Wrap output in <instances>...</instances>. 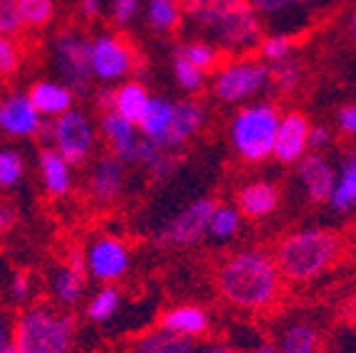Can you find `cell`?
I'll list each match as a JSON object with an SVG mask.
<instances>
[{"instance_id": "1", "label": "cell", "mask_w": 356, "mask_h": 353, "mask_svg": "<svg viewBox=\"0 0 356 353\" xmlns=\"http://www.w3.org/2000/svg\"><path fill=\"white\" fill-rule=\"evenodd\" d=\"M184 22L200 40L228 52L255 50L265 25L248 0H178Z\"/></svg>"}, {"instance_id": "2", "label": "cell", "mask_w": 356, "mask_h": 353, "mask_svg": "<svg viewBox=\"0 0 356 353\" xmlns=\"http://www.w3.org/2000/svg\"><path fill=\"white\" fill-rule=\"evenodd\" d=\"M218 294L243 311L270 309L282 289V274L265 249H243L230 254L216 274Z\"/></svg>"}, {"instance_id": "3", "label": "cell", "mask_w": 356, "mask_h": 353, "mask_svg": "<svg viewBox=\"0 0 356 353\" xmlns=\"http://www.w3.org/2000/svg\"><path fill=\"white\" fill-rule=\"evenodd\" d=\"M341 254L339 232L327 227H307L280 240L273 260L280 274L289 281H312L322 277Z\"/></svg>"}, {"instance_id": "4", "label": "cell", "mask_w": 356, "mask_h": 353, "mask_svg": "<svg viewBox=\"0 0 356 353\" xmlns=\"http://www.w3.org/2000/svg\"><path fill=\"white\" fill-rule=\"evenodd\" d=\"M77 319L50 306H30L13 321L15 353H72Z\"/></svg>"}, {"instance_id": "5", "label": "cell", "mask_w": 356, "mask_h": 353, "mask_svg": "<svg viewBox=\"0 0 356 353\" xmlns=\"http://www.w3.org/2000/svg\"><path fill=\"white\" fill-rule=\"evenodd\" d=\"M280 126V111L275 104L257 101L238 109L230 124V144L245 163H262L273 156L275 136Z\"/></svg>"}, {"instance_id": "6", "label": "cell", "mask_w": 356, "mask_h": 353, "mask_svg": "<svg viewBox=\"0 0 356 353\" xmlns=\"http://www.w3.org/2000/svg\"><path fill=\"white\" fill-rule=\"evenodd\" d=\"M47 146L62 156L70 166H82L92 158L97 149V126L87 111L70 109L55 116L42 126Z\"/></svg>"}, {"instance_id": "7", "label": "cell", "mask_w": 356, "mask_h": 353, "mask_svg": "<svg viewBox=\"0 0 356 353\" xmlns=\"http://www.w3.org/2000/svg\"><path fill=\"white\" fill-rule=\"evenodd\" d=\"M89 42L92 40L79 30H60L52 40V60L60 82L74 97H84L92 89V65H89Z\"/></svg>"}, {"instance_id": "8", "label": "cell", "mask_w": 356, "mask_h": 353, "mask_svg": "<svg viewBox=\"0 0 356 353\" xmlns=\"http://www.w3.org/2000/svg\"><path fill=\"white\" fill-rule=\"evenodd\" d=\"M270 84L262 60H230L213 74V97L222 104H245Z\"/></svg>"}, {"instance_id": "9", "label": "cell", "mask_w": 356, "mask_h": 353, "mask_svg": "<svg viewBox=\"0 0 356 353\" xmlns=\"http://www.w3.org/2000/svg\"><path fill=\"white\" fill-rule=\"evenodd\" d=\"M89 65L95 82L122 84L139 69V55L119 35L99 33L89 42Z\"/></svg>"}, {"instance_id": "10", "label": "cell", "mask_w": 356, "mask_h": 353, "mask_svg": "<svg viewBox=\"0 0 356 353\" xmlns=\"http://www.w3.org/2000/svg\"><path fill=\"white\" fill-rule=\"evenodd\" d=\"M257 13L262 25L273 28V33L292 35L305 30L312 20L322 15L329 0H248Z\"/></svg>"}, {"instance_id": "11", "label": "cell", "mask_w": 356, "mask_h": 353, "mask_svg": "<svg viewBox=\"0 0 356 353\" xmlns=\"http://www.w3.org/2000/svg\"><path fill=\"white\" fill-rule=\"evenodd\" d=\"M216 205L218 203L213 198H200L186 205L154 235L156 247H191V245L200 243L206 238L208 220H211Z\"/></svg>"}, {"instance_id": "12", "label": "cell", "mask_w": 356, "mask_h": 353, "mask_svg": "<svg viewBox=\"0 0 356 353\" xmlns=\"http://www.w3.org/2000/svg\"><path fill=\"white\" fill-rule=\"evenodd\" d=\"M129 267H131V252L119 238L102 235L84 249V270L102 284H114L117 279H122Z\"/></svg>"}, {"instance_id": "13", "label": "cell", "mask_w": 356, "mask_h": 353, "mask_svg": "<svg viewBox=\"0 0 356 353\" xmlns=\"http://www.w3.org/2000/svg\"><path fill=\"white\" fill-rule=\"evenodd\" d=\"M42 116L35 111L25 92L0 97V133L10 138H35L42 133Z\"/></svg>"}, {"instance_id": "14", "label": "cell", "mask_w": 356, "mask_h": 353, "mask_svg": "<svg viewBox=\"0 0 356 353\" xmlns=\"http://www.w3.org/2000/svg\"><path fill=\"white\" fill-rule=\"evenodd\" d=\"M124 183H127V163L117 156L104 154L92 163L87 173V195L92 203L109 205L122 195Z\"/></svg>"}, {"instance_id": "15", "label": "cell", "mask_w": 356, "mask_h": 353, "mask_svg": "<svg viewBox=\"0 0 356 353\" xmlns=\"http://www.w3.org/2000/svg\"><path fill=\"white\" fill-rule=\"evenodd\" d=\"M309 119L302 111H287L280 116L277 136H275L273 156L280 163H297L309 154Z\"/></svg>"}, {"instance_id": "16", "label": "cell", "mask_w": 356, "mask_h": 353, "mask_svg": "<svg viewBox=\"0 0 356 353\" xmlns=\"http://www.w3.org/2000/svg\"><path fill=\"white\" fill-rule=\"evenodd\" d=\"M297 176H300L302 186H305V193L309 198V203L322 205L329 203L334 190V183H337V168L329 163V158L317 151H309L307 156H302L297 161Z\"/></svg>"}, {"instance_id": "17", "label": "cell", "mask_w": 356, "mask_h": 353, "mask_svg": "<svg viewBox=\"0 0 356 353\" xmlns=\"http://www.w3.org/2000/svg\"><path fill=\"white\" fill-rule=\"evenodd\" d=\"M149 99H151V94L144 82H139V79H127V82H122V84H114V89H102L99 109L117 111L127 122L139 124Z\"/></svg>"}, {"instance_id": "18", "label": "cell", "mask_w": 356, "mask_h": 353, "mask_svg": "<svg viewBox=\"0 0 356 353\" xmlns=\"http://www.w3.org/2000/svg\"><path fill=\"white\" fill-rule=\"evenodd\" d=\"M99 133L106 141V154L117 156L122 163H134L136 158V146L141 141V133L136 124L127 122L117 111H99Z\"/></svg>"}, {"instance_id": "19", "label": "cell", "mask_w": 356, "mask_h": 353, "mask_svg": "<svg viewBox=\"0 0 356 353\" xmlns=\"http://www.w3.org/2000/svg\"><path fill=\"white\" fill-rule=\"evenodd\" d=\"M84 274H87V270H84V249L72 247L65 254V262L52 274V297L62 306H74L84 294V284H87Z\"/></svg>"}, {"instance_id": "20", "label": "cell", "mask_w": 356, "mask_h": 353, "mask_svg": "<svg viewBox=\"0 0 356 353\" xmlns=\"http://www.w3.org/2000/svg\"><path fill=\"white\" fill-rule=\"evenodd\" d=\"M206 124V109L195 99H184L173 104V119L168 126L166 136L161 138V149L176 151L184 144H188L191 138L198 136L200 129Z\"/></svg>"}, {"instance_id": "21", "label": "cell", "mask_w": 356, "mask_h": 353, "mask_svg": "<svg viewBox=\"0 0 356 353\" xmlns=\"http://www.w3.org/2000/svg\"><path fill=\"white\" fill-rule=\"evenodd\" d=\"M38 171L40 181H42L44 193L52 198H65L70 195L74 186V166H70L57 151H52L50 146H42L38 151Z\"/></svg>"}, {"instance_id": "22", "label": "cell", "mask_w": 356, "mask_h": 353, "mask_svg": "<svg viewBox=\"0 0 356 353\" xmlns=\"http://www.w3.org/2000/svg\"><path fill=\"white\" fill-rule=\"evenodd\" d=\"M280 205V190L277 186L267 181H252L238 188L235 193V208L240 210V215L260 220V217L273 215Z\"/></svg>"}, {"instance_id": "23", "label": "cell", "mask_w": 356, "mask_h": 353, "mask_svg": "<svg viewBox=\"0 0 356 353\" xmlns=\"http://www.w3.org/2000/svg\"><path fill=\"white\" fill-rule=\"evenodd\" d=\"M25 94H28L35 111L44 119H55V116L74 109V99H77L65 84L55 82V79H38Z\"/></svg>"}, {"instance_id": "24", "label": "cell", "mask_w": 356, "mask_h": 353, "mask_svg": "<svg viewBox=\"0 0 356 353\" xmlns=\"http://www.w3.org/2000/svg\"><path fill=\"white\" fill-rule=\"evenodd\" d=\"M159 329H166V331L176 334V336L193 341V338H200L203 334H208L211 314L206 309L195 306V304H178V306H171L168 311H163Z\"/></svg>"}, {"instance_id": "25", "label": "cell", "mask_w": 356, "mask_h": 353, "mask_svg": "<svg viewBox=\"0 0 356 353\" xmlns=\"http://www.w3.org/2000/svg\"><path fill=\"white\" fill-rule=\"evenodd\" d=\"M173 104H176V101H168V99H163V97H151L144 109V116H141L139 124H136L141 136L149 138V141H156V144L161 146V138L166 136L168 126H171Z\"/></svg>"}, {"instance_id": "26", "label": "cell", "mask_w": 356, "mask_h": 353, "mask_svg": "<svg viewBox=\"0 0 356 353\" xmlns=\"http://www.w3.org/2000/svg\"><path fill=\"white\" fill-rule=\"evenodd\" d=\"M329 205L337 213H349V210L356 208V151H349L341 161Z\"/></svg>"}, {"instance_id": "27", "label": "cell", "mask_w": 356, "mask_h": 353, "mask_svg": "<svg viewBox=\"0 0 356 353\" xmlns=\"http://www.w3.org/2000/svg\"><path fill=\"white\" fill-rule=\"evenodd\" d=\"M280 353H317L319 351V334L317 329L307 321H295L284 326L277 338Z\"/></svg>"}, {"instance_id": "28", "label": "cell", "mask_w": 356, "mask_h": 353, "mask_svg": "<svg viewBox=\"0 0 356 353\" xmlns=\"http://www.w3.org/2000/svg\"><path fill=\"white\" fill-rule=\"evenodd\" d=\"M195 343L191 338L176 336L166 329H154L144 334L139 341L134 343L131 353H193Z\"/></svg>"}, {"instance_id": "29", "label": "cell", "mask_w": 356, "mask_h": 353, "mask_svg": "<svg viewBox=\"0 0 356 353\" xmlns=\"http://www.w3.org/2000/svg\"><path fill=\"white\" fill-rule=\"evenodd\" d=\"M181 3L178 0H146V25L156 35H171L181 28Z\"/></svg>"}, {"instance_id": "30", "label": "cell", "mask_w": 356, "mask_h": 353, "mask_svg": "<svg viewBox=\"0 0 356 353\" xmlns=\"http://www.w3.org/2000/svg\"><path fill=\"white\" fill-rule=\"evenodd\" d=\"M243 227V215L235 205H216L211 220H208V232L206 238H211L213 243H228Z\"/></svg>"}, {"instance_id": "31", "label": "cell", "mask_w": 356, "mask_h": 353, "mask_svg": "<svg viewBox=\"0 0 356 353\" xmlns=\"http://www.w3.org/2000/svg\"><path fill=\"white\" fill-rule=\"evenodd\" d=\"M119 306H122V292L114 284H102V289H97V294L87 302V319L95 324H106L117 316Z\"/></svg>"}, {"instance_id": "32", "label": "cell", "mask_w": 356, "mask_h": 353, "mask_svg": "<svg viewBox=\"0 0 356 353\" xmlns=\"http://www.w3.org/2000/svg\"><path fill=\"white\" fill-rule=\"evenodd\" d=\"M173 52L184 55L191 65H195L198 69H203L206 74H211L213 69L220 67V55H218V47H213L206 40H186L181 42Z\"/></svg>"}, {"instance_id": "33", "label": "cell", "mask_w": 356, "mask_h": 353, "mask_svg": "<svg viewBox=\"0 0 356 353\" xmlns=\"http://www.w3.org/2000/svg\"><path fill=\"white\" fill-rule=\"evenodd\" d=\"M267 74H270V84L282 94H292L302 84V65L295 57L267 65Z\"/></svg>"}, {"instance_id": "34", "label": "cell", "mask_w": 356, "mask_h": 353, "mask_svg": "<svg viewBox=\"0 0 356 353\" xmlns=\"http://www.w3.org/2000/svg\"><path fill=\"white\" fill-rule=\"evenodd\" d=\"M20 8V20L22 28L30 30H44L55 20V0H17Z\"/></svg>"}, {"instance_id": "35", "label": "cell", "mask_w": 356, "mask_h": 353, "mask_svg": "<svg viewBox=\"0 0 356 353\" xmlns=\"http://www.w3.org/2000/svg\"><path fill=\"white\" fill-rule=\"evenodd\" d=\"M25 176V158L17 149L3 146L0 149V193L13 190Z\"/></svg>"}, {"instance_id": "36", "label": "cell", "mask_w": 356, "mask_h": 353, "mask_svg": "<svg viewBox=\"0 0 356 353\" xmlns=\"http://www.w3.org/2000/svg\"><path fill=\"white\" fill-rule=\"evenodd\" d=\"M173 77H176V84L184 92L188 94H195L200 92V89L206 87L208 82V74L203 72V69H198L195 65H191L188 60H186L184 55H178V52H173Z\"/></svg>"}, {"instance_id": "37", "label": "cell", "mask_w": 356, "mask_h": 353, "mask_svg": "<svg viewBox=\"0 0 356 353\" xmlns=\"http://www.w3.org/2000/svg\"><path fill=\"white\" fill-rule=\"evenodd\" d=\"M257 50H260V57L265 65H273V62L292 57V52H295V38L282 33H270L267 38H262V42L257 44Z\"/></svg>"}, {"instance_id": "38", "label": "cell", "mask_w": 356, "mask_h": 353, "mask_svg": "<svg viewBox=\"0 0 356 353\" xmlns=\"http://www.w3.org/2000/svg\"><path fill=\"white\" fill-rule=\"evenodd\" d=\"M22 33L20 8L17 0H0V38H13Z\"/></svg>"}, {"instance_id": "39", "label": "cell", "mask_w": 356, "mask_h": 353, "mask_svg": "<svg viewBox=\"0 0 356 353\" xmlns=\"http://www.w3.org/2000/svg\"><path fill=\"white\" fill-rule=\"evenodd\" d=\"M22 52L13 38H0V77H13L20 69Z\"/></svg>"}, {"instance_id": "40", "label": "cell", "mask_w": 356, "mask_h": 353, "mask_svg": "<svg viewBox=\"0 0 356 353\" xmlns=\"http://www.w3.org/2000/svg\"><path fill=\"white\" fill-rule=\"evenodd\" d=\"M139 10H141V0H109L111 22H114L119 30L129 28V25L136 20Z\"/></svg>"}, {"instance_id": "41", "label": "cell", "mask_w": 356, "mask_h": 353, "mask_svg": "<svg viewBox=\"0 0 356 353\" xmlns=\"http://www.w3.org/2000/svg\"><path fill=\"white\" fill-rule=\"evenodd\" d=\"M33 289H35V284H33V274H30V272H15L10 284H8V294H10V299L15 304L30 302Z\"/></svg>"}, {"instance_id": "42", "label": "cell", "mask_w": 356, "mask_h": 353, "mask_svg": "<svg viewBox=\"0 0 356 353\" xmlns=\"http://www.w3.org/2000/svg\"><path fill=\"white\" fill-rule=\"evenodd\" d=\"M332 144V131L327 126H312L309 129V151L322 154V149Z\"/></svg>"}, {"instance_id": "43", "label": "cell", "mask_w": 356, "mask_h": 353, "mask_svg": "<svg viewBox=\"0 0 356 353\" xmlns=\"http://www.w3.org/2000/svg\"><path fill=\"white\" fill-rule=\"evenodd\" d=\"M337 124H339V129L344 133H351V136H356V104L341 106L339 114H337Z\"/></svg>"}, {"instance_id": "44", "label": "cell", "mask_w": 356, "mask_h": 353, "mask_svg": "<svg viewBox=\"0 0 356 353\" xmlns=\"http://www.w3.org/2000/svg\"><path fill=\"white\" fill-rule=\"evenodd\" d=\"M8 348H13V321L0 309V353H6Z\"/></svg>"}, {"instance_id": "45", "label": "cell", "mask_w": 356, "mask_h": 353, "mask_svg": "<svg viewBox=\"0 0 356 353\" xmlns=\"http://www.w3.org/2000/svg\"><path fill=\"white\" fill-rule=\"evenodd\" d=\"M15 220H17V210L8 203H0V235L10 230L15 225Z\"/></svg>"}, {"instance_id": "46", "label": "cell", "mask_w": 356, "mask_h": 353, "mask_svg": "<svg viewBox=\"0 0 356 353\" xmlns=\"http://www.w3.org/2000/svg\"><path fill=\"white\" fill-rule=\"evenodd\" d=\"M79 13H82L87 20H95L102 13V0H79Z\"/></svg>"}, {"instance_id": "47", "label": "cell", "mask_w": 356, "mask_h": 353, "mask_svg": "<svg viewBox=\"0 0 356 353\" xmlns=\"http://www.w3.org/2000/svg\"><path fill=\"white\" fill-rule=\"evenodd\" d=\"M193 353H238L228 343H206V346H195Z\"/></svg>"}, {"instance_id": "48", "label": "cell", "mask_w": 356, "mask_h": 353, "mask_svg": "<svg viewBox=\"0 0 356 353\" xmlns=\"http://www.w3.org/2000/svg\"><path fill=\"white\" fill-rule=\"evenodd\" d=\"M250 353H280V351H277V346H275L273 341H260Z\"/></svg>"}, {"instance_id": "49", "label": "cell", "mask_w": 356, "mask_h": 353, "mask_svg": "<svg viewBox=\"0 0 356 353\" xmlns=\"http://www.w3.org/2000/svg\"><path fill=\"white\" fill-rule=\"evenodd\" d=\"M346 33H349L351 40H356V8H354V13L349 15V20H346Z\"/></svg>"}, {"instance_id": "50", "label": "cell", "mask_w": 356, "mask_h": 353, "mask_svg": "<svg viewBox=\"0 0 356 353\" xmlns=\"http://www.w3.org/2000/svg\"><path fill=\"white\" fill-rule=\"evenodd\" d=\"M351 316H354V324H356V297H354V304H351Z\"/></svg>"}, {"instance_id": "51", "label": "cell", "mask_w": 356, "mask_h": 353, "mask_svg": "<svg viewBox=\"0 0 356 353\" xmlns=\"http://www.w3.org/2000/svg\"><path fill=\"white\" fill-rule=\"evenodd\" d=\"M6 353H15V348H8V351Z\"/></svg>"}, {"instance_id": "52", "label": "cell", "mask_w": 356, "mask_h": 353, "mask_svg": "<svg viewBox=\"0 0 356 353\" xmlns=\"http://www.w3.org/2000/svg\"><path fill=\"white\" fill-rule=\"evenodd\" d=\"M354 210H356V208H354Z\"/></svg>"}]
</instances>
